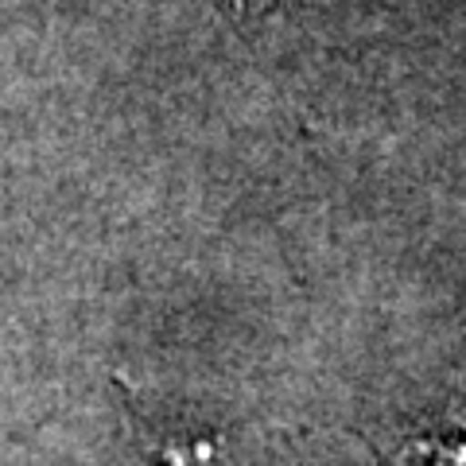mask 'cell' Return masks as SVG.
Masks as SVG:
<instances>
[{
    "mask_svg": "<svg viewBox=\"0 0 466 466\" xmlns=\"http://www.w3.org/2000/svg\"><path fill=\"white\" fill-rule=\"evenodd\" d=\"M397 466H466V428L420 435L400 451Z\"/></svg>",
    "mask_w": 466,
    "mask_h": 466,
    "instance_id": "obj_1",
    "label": "cell"
},
{
    "mask_svg": "<svg viewBox=\"0 0 466 466\" xmlns=\"http://www.w3.org/2000/svg\"><path fill=\"white\" fill-rule=\"evenodd\" d=\"M152 466H229L210 443H187V447H171L164 451Z\"/></svg>",
    "mask_w": 466,
    "mask_h": 466,
    "instance_id": "obj_2",
    "label": "cell"
}]
</instances>
